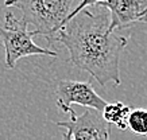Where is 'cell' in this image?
<instances>
[{"label": "cell", "instance_id": "obj_1", "mask_svg": "<svg viewBox=\"0 0 147 140\" xmlns=\"http://www.w3.org/2000/svg\"><path fill=\"white\" fill-rule=\"evenodd\" d=\"M109 11L92 12L84 9L63 24L54 41H58L69 51L70 62L80 70L89 73L105 86L113 82L121 84L120 54L127 46V39L111 31Z\"/></svg>", "mask_w": 147, "mask_h": 140}, {"label": "cell", "instance_id": "obj_2", "mask_svg": "<svg viewBox=\"0 0 147 140\" xmlns=\"http://www.w3.org/2000/svg\"><path fill=\"white\" fill-rule=\"evenodd\" d=\"M5 7L22 11V20L34 27L36 35L54 41L71 14L74 0H4Z\"/></svg>", "mask_w": 147, "mask_h": 140}, {"label": "cell", "instance_id": "obj_3", "mask_svg": "<svg viewBox=\"0 0 147 140\" xmlns=\"http://www.w3.org/2000/svg\"><path fill=\"white\" fill-rule=\"evenodd\" d=\"M27 23L13 16L12 12L7 11L4 15V26L0 27V42L5 50V66L13 69L15 65L23 57L30 55H50L57 57L53 50L40 47L34 43L32 38L36 36L35 31L27 30Z\"/></svg>", "mask_w": 147, "mask_h": 140}, {"label": "cell", "instance_id": "obj_4", "mask_svg": "<svg viewBox=\"0 0 147 140\" xmlns=\"http://www.w3.org/2000/svg\"><path fill=\"white\" fill-rule=\"evenodd\" d=\"M55 102L62 112L71 113V105L78 104L86 109H94L102 112L107 107V101L96 93L90 81H71L61 80L55 89Z\"/></svg>", "mask_w": 147, "mask_h": 140}, {"label": "cell", "instance_id": "obj_5", "mask_svg": "<svg viewBox=\"0 0 147 140\" xmlns=\"http://www.w3.org/2000/svg\"><path fill=\"white\" fill-rule=\"evenodd\" d=\"M70 119L58 121L57 125L70 132L74 140H109V124L102 113L94 109H85L81 116L73 111Z\"/></svg>", "mask_w": 147, "mask_h": 140}, {"label": "cell", "instance_id": "obj_6", "mask_svg": "<svg viewBox=\"0 0 147 140\" xmlns=\"http://www.w3.org/2000/svg\"><path fill=\"white\" fill-rule=\"evenodd\" d=\"M97 5L109 11V28L111 31H116L139 22L143 12L147 9V0H107Z\"/></svg>", "mask_w": 147, "mask_h": 140}, {"label": "cell", "instance_id": "obj_7", "mask_svg": "<svg viewBox=\"0 0 147 140\" xmlns=\"http://www.w3.org/2000/svg\"><path fill=\"white\" fill-rule=\"evenodd\" d=\"M132 109L128 105H124L123 102H113V104H107V107L102 111V117L104 120L111 125L113 124L117 127L120 131H125L128 125H127V119L129 116V112Z\"/></svg>", "mask_w": 147, "mask_h": 140}, {"label": "cell", "instance_id": "obj_8", "mask_svg": "<svg viewBox=\"0 0 147 140\" xmlns=\"http://www.w3.org/2000/svg\"><path fill=\"white\" fill-rule=\"evenodd\" d=\"M127 125L136 135H147V111L132 109L127 119Z\"/></svg>", "mask_w": 147, "mask_h": 140}, {"label": "cell", "instance_id": "obj_9", "mask_svg": "<svg viewBox=\"0 0 147 140\" xmlns=\"http://www.w3.org/2000/svg\"><path fill=\"white\" fill-rule=\"evenodd\" d=\"M104 1H107V0H81V3L78 5H77L76 8L71 11V14L67 16V19H66V22L65 23H67L69 20H71V19L74 18L77 14H80L81 11H84L85 8H88V7H96L97 4H100V3H104ZM63 27V26H62Z\"/></svg>", "mask_w": 147, "mask_h": 140}, {"label": "cell", "instance_id": "obj_10", "mask_svg": "<svg viewBox=\"0 0 147 140\" xmlns=\"http://www.w3.org/2000/svg\"><path fill=\"white\" fill-rule=\"evenodd\" d=\"M62 140H74V137H73V135H71L70 132L66 131L62 133Z\"/></svg>", "mask_w": 147, "mask_h": 140}, {"label": "cell", "instance_id": "obj_11", "mask_svg": "<svg viewBox=\"0 0 147 140\" xmlns=\"http://www.w3.org/2000/svg\"><path fill=\"white\" fill-rule=\"evenodd\" d=\"M139 23H147V9L143 12V15L140 16V19H139Z\"/></svg>", "mask_w": 147, "mask_h": 140}]
</instances>
